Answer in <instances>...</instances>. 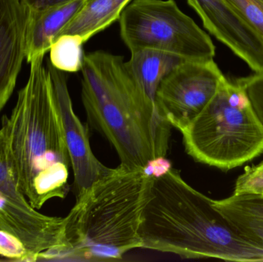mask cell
I'll return each instance as SVG.
<instances>
[{
  "label": "cell",
  "mask_w": 263,
  "mask_h": 262,
  "mask_svg": "<svg viewBox=\"0 0 263 262\" xmlns=\"http://www.w3.org/2000/svg\"><path fill=\"white\" fill-rule=\"evenodd\" d=\"M44 56L30 62L26 85L1 118L0 161L32 208L67 196L70 157L63 118Z\"/></svg>",
  "instance_id": "1"
},
{
  "label": "cell",
  "mask_w": 263,
  "mask_h": 262,
  "mask_svg": "<svg viewBox=\"0 0 263 262\" xmlns=\"http://www.w3.org/2000/svg\"><path fill=\"white\" fill-rule=\"evenodd\" d=\"M82 101L89 125L117 151L122 166L148 170L164 159L172 126L136 83L122 55H85Z\"/></svg>",
  "instance_id": "2"
},
{
  "label": "cell",
  "mask_w": 263,
  "mask_h": 262,
  "mask_svg": "<svg viewBox=\"0 0 263 262\" xmlns=\"http://www.w3.org/2000/svg\"><path fill=\"white\" fill-rule=\"evenodd\" d=\"M142 248L181 258L263 261V249L247 239L176 169L154 173L139 229Z\"/></svg>",
  "instance_id": "3"
},
{
  "label": "cell",
  "mask_w": 263,
  "mask_h": 262,
  "mask_svg": "<svg viewBox=\"0 0 263 262\" xmlns=\"http://www.w3.org/2000/svg\"><path fill=\"white\" fill-rule=\"evenodd\" d=\"M154 173L120 165L77 197L55 261H118L142 248L139 229Z\"/></svg>",
  "instance_id": "4"
},
{
  "label": "cell",
  "mask_w": 263,
  "mask_h": 262,
  "mask_svg": "<svg viewBox=\"0 0 263 262\" xmlns=\"http://www.w3.org/2000/svg\"><path fill=\"white\" fill-rule=\"evenodd\" d=\"M198 163L230 170L263 153V127L242 86L224 77L213 99L182 131Z\"/></svg>",
  "instance_id": "5"
},
{
  "label": "cell",
  "mask_w": 263,
  "mask_h": 262,
  "mask_svg": "<svg viewBox=\"0 0 263 262\" xmlns=\"http://www.w3.org/2000/svg\"><path fill=\"white\" fill-rule=\"evenodd\" d=\"M120 35L130 52L153 49L185 60L213 59L210 35L175 0H133L120 18Z\"/></svg>",
  "instance_id": "6"
},
{
  "label": "cell",
  "mask_w": 263,
  "mask_h": 262,
  "mask_svg": "<svg viewBox=\"0 0 263 262\" xmlns=\"http://www.w3.org/2000/svg\"><path fill=\"white\" fill-rule=\"evenodd\" d=\"M224 77L214 59L185 60L159 84L155 98L158 109L182 132L213 99Z\"/></svg>",
  "instance_id": "7"
},
{
  "label": "cell",
  "mask_w": 263,
  "mask_h": 262,
  "mask_svg": "<svg viewBox=\"0 0 263 262\" xmlns=\"http://www.w3.org/2000/svg\"><path fill=\"white\" fill-rule=\"evenodd\" d=\"M65 224V218L45 215L32 208L13 179L0 189V230L20 240L35 261L63 244Z\"/></svg>",
  "instance_id": "8"
},
{
  "label": "cell",
  "mask_w": 263,
  "mask_h": 262,
  "mask_svg": "<svg viewBox=\"0 0 263 262\" xmlns=\"http://www.w3.org/2000/svg\"><path fill=\"white\" fill-rule=\"evenodd\" d=\"M46 67L63 118L77 198L112 169L99 161L92 152L87 129L74 112L65 72L55 69L49 62Z\"/></svg>",
  "instance_id": "9"
},
{
  "label": "cell",
  "mask_w": 263,
  "mask_h": 262,
  "mask_svg": "<svg viewBox=\"0 0 263 262\" xmlns=\"http://www.w3.org/2000/svg\"><path fill=\"white\" fill-rule=\"evenodd\" d=\"M204 27L256 73H263V38L227 0H187Z\"/></svg>",
  "instance_id": "10"
},
{
  "label": "cell",
  "mask_w": 263,
  "mask_h": 262,
  "mask_svg": "<svg viewBox=\"0 0 263 262\" xmlns=\"http://www.w3.org/2000/svg\"><path fill=\"white\" fill-rule=\"evenodd\" d=\"M27 15L21 0H0V112L13 93L25 58Z\"/></svg>",
  "instance_id": "11"
},
{
  "label": "cell",
  "mask_w": 263,
  "mask_h": 262,
  "mask_svg": "<svg viewBox=\"0 0 263 262\" xmlns=\"http://www.w3.org/2000/svg\"><path fill=\"white\" fill-rule=\"evenodd\" d=\"M86 0H72L46 9H28L25 33V58H33L49 52L66 25L82 9Z\"/></svg>",
  "instance_id": "12"
},
{
  "label": "cell",
  "mask_w": 263,
  "mask_h": 262,
  "mask_svg": "<svg viewBox=\"0 0 263 262\" xmlns=\"http://www.w3.org/2000/svg\"><path fill=\"white\" fill-rule=\"evenodd\" d=\"M213 204L247 239L263 249L262 195L233 193Z\"/></svg>",
  "instance_id": "13"
},
{
  "label": "cell",
  "mask_w": 263,
  "mask_h": 262,
  "mask_svg": "<svg viewBox=\"0 0 263 262\" xmlns=\"http://www.w3.org/2000/svg\"><path fill=\"white\" fill-rule=\"evenodd\" d=\"M133 0H86L60 35H78L85 43L119 20Z\"/></svg>",
  "instance_id": "14"
},
{
  "label": "cell",
  "mask_w": 263,
  "mask_h": 262,
  "mask_svg": "<svg viewBox=\"0 0 263 262\" xmlns=\"http://www.w3.org/2000/svg\"><path fill=\"white\" fill-rule=\"evenodd\" d=\"M185 60L167 52L142 49L131 52L126 66L136 83L155 102L156 90L162 80Z\"/></svg>",
  "instance_id": "15"
},
{
  "label": "cell",
  "mask_w": 263,
  "mask_h": 262,
  "mask_svg": "<svg viewBox=\"0 0 263 262\" xmlns=\"http://www.w3.org/2000/svg\"><path fill=\"white\" fill-rule=\"evenodd\" d=\"M85 42L78 35H60L49 49V63L64 72L81 71L84 64L83 45Z\"/></svg>",
  "instance_id": "16"
},
{
  "label": "cell",
  "mask_w": 263,
  "mask_h": 262,
  "mask_svg": "<svg viewBox=\"0 0 263 262\" xmlns=\"http://www.w3.org/2000/svg\"><path fill=\"white\" fill-rule=\"evenodd\" d=\"M263 38V2L261 0H227Z\"/></svg>",
  "instance_id": "17"
},
{
  "label": "cell",
  "mask_w": 263,
  "mask_h": 262,
  "mask_svg": "<svg viewBox=\"0 0 263 262\" xmlns=\"http://www.w3.org/2000/svg\"><path fill=\"white\" fill-rule=\"evenodd\" d=\"M245 91L252 108L263 127V73L236 80Z\"/></svg>",
  "instance_id": "18"
},
{
  "label": "cell",
  "mask_w": 263,
  "mask_h": 262,
  "mask_svg": "<svg viewBox=\"0 0 263 262\" xmlns=\"http://www.w3.org/2000/svg\"><path fill=\"white\" fill-rule=\"evenodd\" d=\"M233 193L263 195V161L248 168L237 178Z\"/></svg>",
  "instance_id": "19"
},
{
  "label": "cell",
  "mask_w": 263,
  "mask_h": 262,
  "mask_svg": "<svg viewBox=\"0 0 263 262\" xmlns=\"http://www.w3.org/2000/svg\"><path fill=\"white\" fill-rule=\"evenodd\" d=\"M0 258L5 261H34L33 257L13 235L0 230Z\"/></svg>",
  "instance_id": "20"
},
{
  "label": "cell",
  "mask_w": 263,
  "mask_h": 262,
  "mask_svg": "<svg viewBox=\"0 0 263 262\" xmlns=\"http://www.w3.org/2000/svg\"><path fill=\"white\" fill-rule=\"evenodd\" d=\"M21 1L28 9L39 10V9H46L51 6L63 4L72 0H21Z\"/></svg>",
  "instance_id": "21"
},
{
  "label": "cell",
  "mask_w": 263,
  "mask_h": 262,
  "mask_svg": "<svg viewBox=\"0 0 263 262\" xmlns=\"http://www.w3.org/2000/svg\"><path fill=\"white\" fill-rule=\"evenodd\" d=\"M261 1L263 2V0H261Z\"/></svg>",
  "instance_id": "22"
},
{
  "label": "cell",
  "mask_w": 263,
  "mask_h": 262,
  "mask_svg": "<svg viewBox=\"0 0 263 262\" xmlns=\"http://www.w3.org/2000/svg\"><path fill=\"white\" fill-rule=\"evenodd\" d=\"M262 196H263V195H262Z\"/></svg>",
  "instance_id": "23"
}]
</instances>
